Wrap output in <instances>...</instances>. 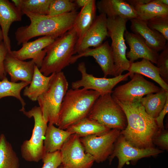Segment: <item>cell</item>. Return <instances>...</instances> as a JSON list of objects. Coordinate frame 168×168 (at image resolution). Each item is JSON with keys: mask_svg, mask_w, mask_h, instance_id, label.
Listing matches in <instances>:
<instances>
[{"mask_svg": "<svg viewBox=\"0 0 168 168\" xmlns=\"http://www.w3.org/2000/svg\"><path fill=\"white\" fill-rule=\"evenodd\" d=\"M115 101L123 110L127 121L126 127L120 131V134L137 147H154L153 138L159 129L155 119L147 113L140 102Z\"/></svg>", "mask_w": 168, "mask_h": 168, "instance_id": "obj_1", "label": "cell"}, {"mask_svg": "<svg viewBox=\"0 0 168 168\" xmlns=\"http://www.w3.org/2000/svg\"><path fill=\"white\" fill-rule=\"evenodd\" d=\"M78 12L76 10L52 16L23 13L29 18L30 23L19 27L15 32L17 44H22L38 36H49L55 39L61 36L73 28Z\"/></svg>", "mask_w": 168, "mask_h": 168, "instance_id": "obj_2", "label": "cell"}, {"mask_svg": "<svg viewBox=\"0 0 168 168\" xmlns=\"http://www.w3.org/2000/svg\"><path fill=\"white\" fill-rule=\"evenodd\" d=\"M100 95L97 91L83 88L68 90L61 106L57 126L66 130L87 117L95 101Z\"/></svg>", "mask_w": 168, "mask_h": 168, "instance_id": "obj_3", "label": "cell"}, {"mask_svg": "<svg viewBox=\"0 0 168 168\" xmlns=\"http://www.w3.org/2000/svg\"><path fill=\"white\" fill-rule=\"evenodd\" d=\"M77 39L73 28L56 39L44 49L46 54L39 69L40 71L44 76H48L61 72L70 64Z\"/></svg>", "mask_w": 168, "mask_h": 168, "instance_id": "obj_4", "label": "cell"}, {"mask_svg": "<svg viewBox=\"0 0 168 168\" xmlns=\"http://www.w3.org/2000/svg\"><path fill=\"white\" fill-rule=\"evenodd\" d=\"M68 86L63 72L54 73L47 89L38 98L43 117L47 123L57 126L59 111Z\"/></svg>", "mask_w": 168, "mask_h": 168, "instance_id": "obj_5", "label": "cell"}, {"mask_svg": "<svg viewBox=\"0 0 168 168\" xmlns=\"http://www.w3.org/2000/svg\"><path fill=\"white\" fill-rule=\"evenodd\" d=\"M111 93L100 95L96 100L87 117L110 129L122 131L127 121L124 112L113 99Z\"/></svg>", "mask_w": 168, "mask_h": 168, "instance_id": "obj_6", "label": "cell"}, {"mask_svg": "<svg viewBox=\"0 0 168 168\" xmlns=\"http://www.w3.org/2000/svg\"><path fill=\"white\" fill-rule=\"evenodd\" d=\"M21 112L27 117L33 118L34 125L30 138L24 141L21 146V155L27 161L38 162L45 154L44 140L47 123L44 120L39 106H35L29 111Z\"/></svg>", "mask_w": 168, "mask_h": 168, "instance_id": "obj_7", "label": "cell"}, {"mask_svg": "<svg viewBox=\"0 0 168 168\" xmlns=\"http://www.w3.org/2000/svg\"><path fill=\"white\" fill-rule=\"evenodd\" d=\"M128 20L119 17L107 18L108 35L112 41L110 46L114 60L115 77L128 71L131 63L126 56L127 47L124 38Z\"/></svg>", "mask_w": 168, "mask_h": 168, "instance_id": "obj_8", "label": "cell"}, {"mask_svg": "<svg viewBox=\"0 0 168 168\" xmlns=\"http://www.w3.org/2000/svg\"><path fill=\"white\" fill-rule=\"evenodd\" d=\"M162 89L147 80L142 75L134 73L130 81L116 87L111 95L115 101L133 103L140 102L145 95L158 92Z\"/></svg>", "mask_w": 168, "mask_h": 168, "instance_id": "obj_9", "label": "cell"}, {"mask_svg": "<svg viewBox=\"0 0 168 168\" xmlns=\"http://www.w3.org/2000/svg\"><path fill=\"white\" fill-rule=\"evenodd\" d=\"M121 130L112 129L100 135L80 138L85 152L91 155L98 163L105 161L111 154Z\"/></svg>", "mask_w": 168, "mask_h": 168, "instance_id": "obj_10", "label": "cell"}, {"mask_svg": "<svg viewBox=\"0 0 168 168\" xmlns=\"http://www.w3.org/2000/svg\"><path fill=\"white\" fill-rule=\"evenodd\" d=\"M59 151L64 168H91L95 161L92 156L85 152L80 138L75 134L70 136Z\"/></svg>", "mask_w": 168, "mask_h": 168, "instance_id": "obj_11", "label": "cell"}, {"mask_svg": "<svg viewBox=\"0 0 168 168\" xmlns=\"http://www.w3.org/2000/svg\"><path fill=\"white\" fill-rule=\"evenodd\" d=\"M77 68L81 74V77L80 79L72 82V88L76 89L82 87L86 89L97 91L101 95L111 93L113 88L119 82L127 80L131 74L128 72L125 74L112 78L96 77L87 72L84 62L79 63Z\"/></svg>", "mask_w": 168, "mask_h": 168, "instance_id": "obj_12", "label": "cell"}, {"mask_svg": "<svg viewBox=\"0 0 168 168\" xmlns=\"http://www.w3.org/2000/svg\"><path fill=\"white\" fill-rule=\"evenodd\" d=\"M163 152L155 147L141 149L135 147L120 134L114 143L111 154L108 159L110 165L113 159L117 157L118 160L117 168H123L125 164L129 161L134 163L143 158L156 156Z\"/></svg>", "mask_w": 168, "mask_h": 168, "instance_id": "obj_13", "label": "cell"}, {"mask_svg": "<svg viewBox=\"0 0 168 168\" xmlns=\"http://www.w3.org/2000/svg\"><path fill=\"white\" fill-rule=\"evenodd\" d=\"M107 18L106 15L103 13L96 16L91 26L81 38L77 40L74 54L82 53L91 47H96L103 43L105 38L109 37Z\"/></svg>", "mask_w": 168, "mask_h": 168, "instance_id": "obj_14", "label": "cell"}, {"mask_svg": "<svg viewBox=\"0 0 168 168\" xmlns=\"http://www.w3.org/2000/svg\"><path fill=\"white\" fill-rule=\"evenodd\" d=\"M55 39L51 36H43L23 44L22 47L18 50H11L9 52L13 56L22 61L32 59L35 65L40 68L46 54L44 49Z\"/></svg>", "mask_w": 168, "mask_h": 168, "instance_id": "obj_15", "label": "cell"}, {"mask_svg": "<svg viewBox=\"0 0 168 168\" xmlns=\"http://www.w3.org/2000/svg\"><path fill=\"white\" fill-rule=\"evenodd\" d=\"M92 57L101 68L104 77L109 75L115 77L114 62L112 49L108 41L93 49L88 48L83 52L73 55L70 64L83 57Z\"/></svg>", "mask_w": 168, "mask_h": 168, "instance_id": "obj_16", "label": "cell"}, {"mask_svg": "<svg viewBox=\"0 0 168 168\" xmlns=\"http://www.w3.org/2000/svg\"><path fill=\"white\" fill-rule=\"evenodd\" d=\"M35 64L33 61H24L19 59L8 52L5 58L4 66L7 73L10 77V81L16 82L21 81L31 82Z\"/></svg>", "mask_w": 168, "mask_h": 168, "instance_id": "obj_17", "label": "cell"}, {"mask_svg": "<svg viewBox=\"0 0 168 168\" xmlns=\"http://www.w3.org/2000/svg\"><path fill=\"white\" fill-rule=\"evenodd\" d=\"M124 38L130 48L126 56L131 63L142 58L156 64L159 54L149 48L139 35L126 30Z\"/></svg>", "mask_w": 168, "mask_h": 168, "instance_id": "obj_18", "label": "cell"}, {"mask_svg": "<svg viewBox=\"0 0 168 168\" xmlns=\"http://www.w3.org/2000/svg\"><path fill=\"white\" fill-rule=\"evenodd\" d=\"M130 21L132 33L141 37L149 48L157 53L165 49L167 40L160 32L149 28L147 21L138 18Z\"/></svg>", "mask_w": 168, "mask_h": 168, "instance_id": "obj_19", "label": "cell"}, {"mask_svg": "<svg viewBox=\"0 0 168 168\" xmlns=\"http://www.w3.org/2000/svg\"><path fill=\"white\" fill-rule=\"evenodd\" d=\"M100 13L105 14L107 18L119 17L130 20L138 18L133 6L124 0H101L96 3Z\"/></svg>", "mask_w": 168, "mask_h": 168, "instance_id": "obj_20", "label": "cell"}, {"mask_svg": "<svg viewBox=\"0 0 168 168\" xmlns=\"http://www.w3.org/2000/svg\"><path fill=\"white\" fill-rule=\"evenodd\" d=\"M22 12L12 3L7 0H0V26L3 42L9 52L11 51L8 33L12 23L21 21Z\"/></svg>", "mask_w": 168, "mask_h": 168, "instance_id": "obj_21", "label": "cell"}, {"mask_svg": "<svg viewBox=\"0 0 168 168\" xmlns=\"http://www.w3.org/2000/svg\"><path fill=\"white\" fill-rule=\"evenodd\" d=\"M72 134L66 130L55 127L49 123L44 140L45 153L60 151L63 145Z\"/></svg>", "mask_w": 168, "mask_h": 168, "instance_id": "obj_22", "label": "cell"}, {"mask_svg": "<svg viewBox=\"0 0 168 168\" xmlns=\"http://www.w3.org/2000/svg\"><path fill=\"white\" fill-rule=\"evenodd\" d=\"M96 1L90 0L82 8L75 21L73 28L75 30L79 40L93 24L96 17Z\"/></svg>", "mask_w": 168, "mask_h": 168, "instance_id": "obj_23", "label": "cell"}, {"mask_svg": "<svg viewBox=\"0 0 168 168\" xmlns=\"http://www.w3.org/2000/svg\"><path fill=\"white\" fill-rule=\"evenodd\" d=\"M54 73L49 76H45L35 65L31 82L29 86L25 87L23 95L32 101H37L38 98L47 89Z\"/></svg>", "mask_w": 168, "mask_h": 168, "instance_id": "obj_24", "label": "cell"}, {"mask_svg": "<svg viewBox=\"0 0 168 168\" xmlns=\"http://www.w3.org/2000/svg\"><path fill=\"white\" fill-rule=\"evenodd\" d=\"M131 73V78L134 73H138L145 76L157 83L163 90L168 91V84L161 77L159 70L149 60L142 59L139 62L130 63L128 70Z\"/></svg>", "mask_w": 168, "mask_h": 168, "instance_id": "obj_25", "label": "cell"}, {"mask_svg": "<svg viewBox=\"0 0 168 168\" xmlns=\"http://www.w3.org/2000/svg\"><path fill=\"white\" fill-rule=\"evenodd\" d=\"M110 129L96 120L87 117L72 125L66 130L72 134H76L79 138H82L101 134Z\"/></svg>", "mask_w": 168, "mask_h": 168, "instance_id": "obj_26", "label": "cell"}, {"mask_svg": "<svg viewBox=\"0 0 168 168\" xmlns=\"http://www.w3.org/2000/svg\"><path fill=\"white\" fill-rule=\"evenodd\" d=\"M167 99L168 91L162 89L155 94L147 95L142 98L140 102L147 113L155 119L163 109Z\"/></svg>", "mask_w": 168, "mask_h": 168, "instance_id": "obj_27", "label": "cell"}, {"mask_svg": "<svg viewBox=\"0 0 168 168\" xmlns=\"http://www.w3.org/2000/svg\"><path fill=\"white\" fill-rule=\"evenodd\" d=\"M132 6L138 18L146 21L154 17L168 16V6L161 4L159 0H151L147 3Z\"/></svg>", "mask_w": 168, "mask_h": 168, "instance_id": "obj_28", "label": "cell"}, {"mask_svg": "<svg viewBox=\"0 0 168 168\" xmlns=\"http://www.w3.org/2000/svg\"><path fill=\"white\" fill-rule=\"evenodd\" d=\"M19 158L3 134L0 135V168H19Z\"/></svg>", "mask_w": 168, "mask_h": 168, "instance_id": "obj_29", "label": "cell"}, {"mask_svg": "<svg viewBox=\"0 0 168 168\" xmlns=\"http://www.w3.org/2000/svg\"><path fill=\"white\" fill-rule=\"evenodd\" d=\"M30 82L21 81L20 82H14L9 81L6 77L0 80V99L7 96L15 97L20 101L22 108L20 111L25 110L26 103L21 97V92L24 88L30 84Z\"/></svg>", "mask_w": 168, "mask_h": 168, "instance_id": "obj_30", "label": "cell"}, {"mask_svg": "<svg viewBox=\"0 0 168 168\" xmlns=\"http://www.w3.org/2000/svg\"><path fill=\"white\" fill-rule=\"evenodd\" d=\"M51 0H12L15 5L23 13L27 12L47 15Z\"/></svg>", "mask_w": 168, "mask_h": 168, "instance_id": "obj_31", "label": "cell"}, {"mask_svg": "<svg viewBox=\"0 0 168 168\" xmlns=\"http://www.w3.org/2000/svg\"><path fill=\"white\" fill-rule=\"evenodd\" d=\"M75 3L69 0H51L48 15L55 16L76 10Z\"/></svg>", "mask_w": 168, "mask_h": 168, "instance_id": "obj_32", "label": "cell"}, {"mask_svg": "<svg viewBox=\"0 0 168 168\" xmlns=\"http://www.w3.org/2000/svg\"><path fill=\"white\" fill-rule=\"evenodd\" d=\"M148 27L161 33L168 40V16L154 17L147 21Z\"/></svg>", "mask_w": 168, "mask_h": 168, "instance_id": "obj_33", "label": "cell"}, {"mask_svg": "<svg viewBox=\"0 0 168 168\" xmlns=\"http://www.w3.org/2000/svg\"><path fill=\"white\" fill-rule=\"evenodd\" d=\"M161 77L168 84V43L159 55L156 64Z\"/></svg>", "mask_w": 168, "mask_h": 168, "instance_id": "obj_34", "label": "cell"}, {"mask_svg": "<svg viewBox=\"0 0 168 168\" xmlns=\"http://www.w3.org/2000/svg\"><path fill=\"white\" fill-rule=\"evenodd\" d=\"M42 160L43 165L42 168H58L61 164L59 151L46 153Z\"/></svg>", "mask_w": 168, "mask_h": 168, "instance_id": "obj_35", "label": "cell"}, {"mask_svg": "<svg viewBox=\"0 0 168 168\" xmlns=\"http://www.w3.org/2000/svg\"><path fill=\"white\" fill-rule=\"evenodd\" d=\"M152 142L154 145L158 146L161 149L168 151V131L165 129L159 128L154 137Z\"/></svg>", "mask_w": 168, "mask_h": 168, "instance_id": "obj_36", "label": "cell"}, {"mask_svg": "<svg viewBox=\"0 0 168 168\" xmlns=\"http://www.w3.org/2000/svg\"><path fill=\"white\" fill-rule=\"evenodd\" d=\"M9 52L3 42L0 44V80H2L6 77L7 73L4 66V62L6 56Z\"/></svg>", "mask_w": 168, "mask_h": 168, "instance_id": "obj_37", "label": "cell"}, {"mask_svg": "<svg viewBox=\"0 0 168 168\" xmlns=\"http://www.w3.org/2000/svg\"><path fill=\"white\" fill-rule=\"evenodd\" d=\"M168 112V99H167L164 108L159 113L158 116L155 118V120L158 127L160 129H164L163 120L166 115Z\"/></svg>", "mask_w": 168, "mask_h": 168, "instance_id": "obj_38", "label": "cell"}, {"mask_svg": "<svg viewBox=\"0 0 168 168\" xmlns=\"http://www.w3.org/2000/svg\"><path fill=\"white\" fill-rule=\"evenodd\" d=\"M126 1L130 5L133 6L136 5L147 3L151 0H127Z\"/></svg>", "mask_w": 168, "mask_h": 168, "instance_id": "obj_39", "label": "cell"}, {"mask_svg": "<svg viewBox=\"0 0 168 168\" xmlns=\"http://www.w3.org/2000/svg\"><path fill=\"white\" fill-rule=\"evenodd\" d=\"M90 1V0H76L74 1V3L77 7L82 8L85 6Z\"/></svg>", "mask_w": 168, "mask_h": 168, "instance_id": "obj_40", "label": "cell"}, {"mask_svg": "<svg viewBox=\"0 0 168 168\" xmlns=\"http://www.w3.org/2000/svg\"><path fill=\"white\" fill-rule=\"evenodd\" d=\"M159 2L161 4L168 6V0H159Z\"/></svg>", "mask_w": 168, "mask_h": 168, "instance_id": "obj_41", "label": "cell"}, {"mask_svg": "<svg viewBox=\"0 0 168 168\" xmlns=\"http://www.w3.org/2000/svg\"><path fill=\"white\" fill-rule=\"evenodd\" d=\"M3 42V36L2 31L0 28V44Z\"/></svg>", "mask_w": 168, "mask_h": 168, "instance_id": "obj_42", "label": "cell"}, {"mask_svg": "<svg viewBox=\"0 0 168 168\" xmlns=\"http://www.w3.org/2000/svg\"><path fill=\"white\" fill-rule=\"evenodd\" d=\"M58 168H64L62 165L61 164Z\"/></svg>", "mask_w": 168, "mask_h": 168, "instance_id": "obj_43", "label": "cell"}]
</instances>
